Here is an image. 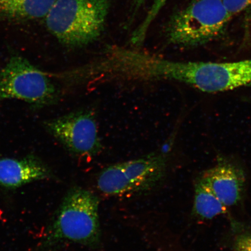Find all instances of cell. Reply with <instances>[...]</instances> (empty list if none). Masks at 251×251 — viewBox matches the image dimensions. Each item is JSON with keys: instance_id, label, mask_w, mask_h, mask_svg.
<instances>
[{"instance_id": "cell-1", "label": "cell", "mask_w": 251, "mask_h": 251, "mask_svg": "<svg viewBox=\"0 0 251 251\" xmlns=\"http://www.w3.org/2000/svg\"><path fill=\"white\" fill-rule=\"evenodd\" d=\"M99 198L91 191L75 187L63 200L47 229L43 246L51 247L64 242L97 248L101 243Z\"/></svg>"}, {"instance_id": "cell-2", "label": "cell", "mask_w": 251, "mask_h": 251, "mask_svg": "<svg viewBox=\"0 0 251 251\" xmlns=\"http://www.w3.org/2000/svg\"><path fill=\"white\" fill-rule=\"evenodd\" d=\"M109 8V0H56L46 26L63 45L86 46L101 36Z\"/></svg>"}, {"instance_id": "cell-3", "label": "cell", "mask_w": 251, "mask_h": 251, "mask_svg": "<svg viewBox=\"0 0 251 251\" xmlns=\"http://www.w3.org/2000/svg\"><path fill=\"white\" fill-rule=\"evenodd\" d=\"M232 17L222 0H193L172 16L166 37L181 48L206 45L224 37Z\"/></svg>"}, {"instance_id": "cell-4", "label": "cell", "mask_w": 251, "mask_h": 251, "mask_svg": "<svg viewBox=\"0 0 251 251\" xmlns=\"http://www.w3.org/2000/svg\"><path fill=\"white\" fill-rule=\"evenodd\" d=\"M168 160V152L162 151L108 166L99 175L97 188L112 196L151 190L164 179Z\"/></svg>"}, {"instance_id": "cell-5", "label": "cell", "mask_w": 251, "mask_h": 251, "mask_svg": "<svg viewBox=\"0 0 251 251\" xmlns=\"http://www.w3.org/2000/svg\"><path fill=\"white\" fill-rule=\"evenodd\" d=\"M169 79L208 93L251 87V58L219 63L172 61Z\"/></svg>"}, {"instance_id": "cell-6", "label": "cell", "mask_w": 251, "mask_h": 251, "mask_svg": "<svg viewBox=\"0 0 251 251\" xmlns=\"http://www.w3.org/2000/svg\"><path fill=\"white\" fill-rule=\"evenodd\" d=\"M55 96V87L49 77L22 56H12L0 71V100L42 105L51 102Z\"/></svg>"}, {"instance_id": "cell-7", "label": "cell", "mask_w": 251, "mask_h": 251, "mask_svg": "<svg viewBox=\"0 0 251 251\" xmlns=\"http://www.w3.org/2000/svg\"><path fill=\"white\" fill-rule=\"evenodd\" d=\"M47 129L66 149L74 154L93 157L102 149L95 116L89 111H80L52 119Z\"/></svg>"}, {"instance_id": "cell-8", "label": "cell", "mask_w": 251, "mask_h": 251, "mask_svg": "<svg viewBox=\"0 0 251 251\" xmlns=\"http://www.w3.org/2000/svg\"><path fill=\"white\" fill-rule=\"evenodd\" d=\"M202 181L226 206L236 205L242 200L246 178L243 169L226 158L204 173Z\"/></svg>"}, {"instance_id": "cell-9", "label": "cell", "mask_w": 251, "mask_h": 251, "mask_svg": "<svg viewBox=\"0 0 251 251\" xmlns=\"http://www.w3.org/2000/svg\"><path fill=\"white\" fill-rule=\"evenodd\" d=\"M52 177L51 170L35 156L0 158V186L2 187L15 189Z\"/></svg>"}, {"instance_id": "cell-10", "label": "cell", "mask_w": 251, "mask_h": 251, "mask_svg": "<svg viewBox=\"0 0 251 251\" xmlns=\"http://www.w3.org/2000/svg\"><path fill=\"white\" fill-rule=\"evenodd\" d=\"M56 0H0V18L31 20L46 18Z\"/></svg>"}, {"instance_id": "cell-11", "label": "cell", "mask_w": 251, "mask_h": 251, "mask_svg": "<svg viewBox=\"0 0 251 251\" xmlns=\"http://www.w3.org/2000/svg\"><path fill=\"white\" fill-rule=\"evenodd\" d=\"M227 213L226 206L200 178L194 187L193 214L201 220H211Z\"/></svg>"}, {"instance_id": "cell-12", "label": "cell", "mask_w": 251, "mask_h": 251, "mask_svg": "<svg viewBox=\"0 0 251 251\" xmlns=\"http://www.w3.org/2000/svg\"><path fill=\"white\" fill-rule=\"evenodd\" d=\"M168 1L169 0H155L144 21L131 36L130 42L132 45L137 46L142 45L151 24Z\"/></svg>"}, {"instance_id": "cell-13", "label": "cell", "mask_w": 251, "mask_h": 251, "mask_svg": "<svg viewBox=\"0 0 251 251\" xmlns=\"http://www.w3.org/2000/svg\"><path fill=\"white\" fill-rule=\"evenodd\" d=\"M226 10L233 17L251 5V0H222Z\"/></svg>"}, {"instance_id": "cell-14", "label": "cell", "mask_w": 251, "mask_h": 251, "mask_svg": "<svg viewBox=\"0 0 251 251\" xmlns=\"http://www.w3.org/2000/svg\"><path fill=\"white\" fill-rule=\"evenodd\" d=\"M234 251H251V232L238 235L234 244Z\"/></svg>"}, {"instance_id": "cell-15", "label": "cell", "mask_w": 251, "mask_h": 251, "mask_svg": "<svg viewBox=\"0 0 251 251\" xmlns=\"http://www.w3.org/2000/svg\"><path fill=\"white\" fill-rule=\"evenodd\" d=\"M146 0H134V12L133 15L136 13V12L139 10V9L141 8V6H142L144 2Z\"/></svg>"}, {"instance_id": "cell-16", "label": "cell", "mask_w": 251, "mask_h": 251, "mask_svg": "<svg viewBox=\"0 0 251 251\" xmlns=\"http://www.w3.org/2000/svg\"></svg>"}]
</instances>
